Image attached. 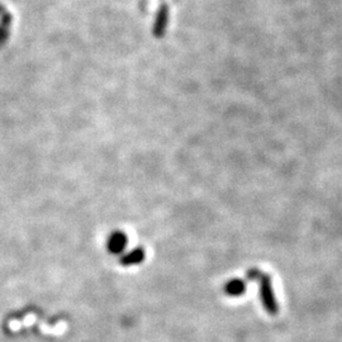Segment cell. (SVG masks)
<instances>
[{
    "label": "cell",
    "instance_id": "5b68a950",
    "mask_svg": "<svg viewBox=\"0 0 342 342\" xmlns=\"http://www.w3.org/2000/svg\"><path fill=\"white\" fill-rule=\"evenodd\" d=\"M126 243H127V240L123 235H121V233L114 235L112 237V240L109 241L110 251H113V252H119V251L123 250Z\"/></svg>",
    "mask_w": 342,
    "mask_h": 342
},
{
    "label": "cell",
    "instance_id": "7a4b0ae2",
    "mask_svg": "<svg viewBox=\"0 0 342 342\" xmlns=\"http://www.w3.org/2000/svg\"><path fill=\"white\" fill-rule=\"evenodd\" d=\"M35 325H40L42 333L52 336L64 335V333L67 331V327H69L65 321H60V322L55 326L42 323L40 321V318H38L36 315H33V313H30V315H27L24 318H22V320H12L9 322V325H8V327H9V330L13 331V332H17V331H20L22 328L32 327V326Z\"/></svg>",
    "mask_w": 342,
    "mask_h": 342
},
{
    "label": "cell",
    "instance_id": "6da1fadb",
    "mask_svg": "<svg viewBox=\"0 0 342 342\" xmlns=\"http://www.w3.org/2000/svg\"><path fill=\"white\" fill-rule=\"evenodd\" d=\"M246 278L248 281H258L259 283V292H260V300L263 304L264 309L271 316H275L279 313V305L276 303L275 294L273 290V284H271L270 275L261 273L259 269L252 268L247 270Z\"/></svg>",
    "mask_w": 342,
    "mask_h": 342
},
{
    "label": "cell",
    "instance_id": "3957f363",
    "mask_svg": "<svg viewBox=\"0 0 342 342\" xmlns=\"http://www.w3.org/2000/svg\"><path fill=\"white\" fill-rule=\"evenodd\" d=\"M224 293L230 297H240L246 292V281L242 279H232L227 281L223 288Z\"/></svg>",
    "mask_w": 342,
    "mask_h": 342
},
{
    "label": "cell",
    "instance_id": "277c9868",
    "mask_svg": "<svg viewBox=\"0 0 342 342\" xmlns=\"http://www.w3.org/2000/svg\"><path fill=\"white\" fill-rule=\"evenodd\" d=\"M144 259H145L144 250H141V248H137V250L132 251L129 255H127L126 258L123 259V261H122V263H123V265L129 266V265H134V264L141 263Z\"/></svg>",
    "mask_w": 342,
    "mask_h": 342
}]
</instances>
